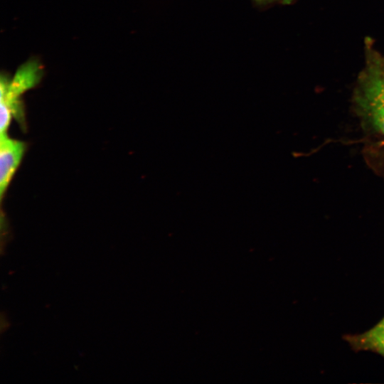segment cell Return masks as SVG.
<instances>
[{
	"mask_svg": "<svg viewBox=\"0 0 384 384\" xmlns=\"http://www.w3.org/2000/svg\"><path fill=\"white\" fill-rule=\"evenodd\" d=\"M42 75V66L37 60H32L23 64L11 79L1 76L0 124L2 126H9L12 117H14L23 129L26 128L21 96L39 83Z\"/></svg>",
	"mask_w": 384,
	"mask_h": 384,
	"instance_id": "obj_1",
	"label": "cell"
},
{
	"mask_svg": "<svg viewBox=\"0 0 384 384\" xmlns=\"http://www.w3.org/2000/svg\"><path fill=\"white\" fill-rule=\"evenodd\" d=\"M361 105L372 124L384 134V73L373 68L364 79Z\"/></svg>",
	"mask_w": 384,
	"mask_h": 384,
	"instance_id": "obj_2",
	"label": "cell"
},
{
	"mask_svg": "<svg viewBox=\"0 0 384 384\" xmlns=\"http://www.w3.org/2000/svg\"><path fill=\"white\" fill-rule=\"evenodd\" d=\"M26 144L10 138L8 134L0 137V198L2 201L9 184L19 167L26 150Z\"/></svg>",
	"mask_w": 384,
	"mask_h": 384,
	"instance_id": "obj_3",
	"label": "cell"
},
{
	"mask_svg": "<svg viewBox=\"0 0 384 384\" xmlns=\"http://www.w3.org/2000/svg\"><path fill=\"white\" fill-rule=\"evenodd\" d=\"M348 340L356 348L375 351L384 356V318L372 329L351 336Z\"/></svg>",
	"mask_w": 384,
	"mask_h": 384,
	"instance_id": "obj_4",
	"label": "cell"
},
{
	"mask_svg": "<svg viewBox=\"0 0 384 384\" xmlns=\"http://www.w3.org/2000/svg\"><path fill=\"white\" fill-rule=\"evenodd\" d=\"M257 1H267V0H257Z\"/></svg>",
	"mask_w": 384,
	"mask_h": 384,
	"instance_id": "obj_5",
	"label": "cell"
}]
</instances>
